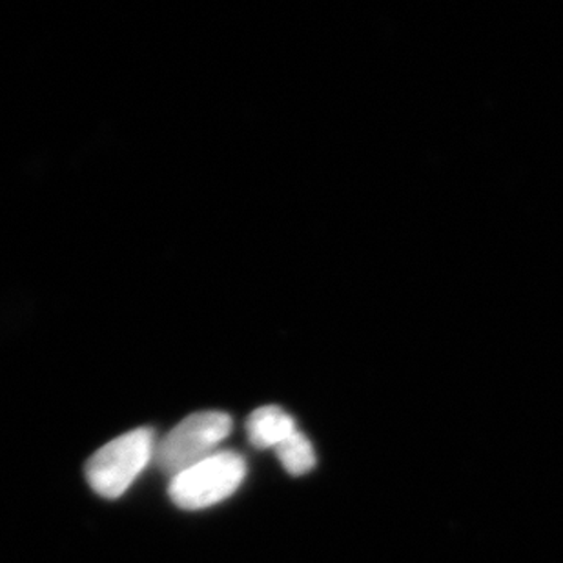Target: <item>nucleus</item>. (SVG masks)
<instances>
[{
    "instance_id": "nucleus-2",
    "label": "nucleus",
    "mask_w": 563,
    "mask_h": 563,
    "mask_svg": "<svg viewBox=\"0 0 563 563\" xmlns=\"http://www.w3.org/2000/svg\"><path fill=\"white\" fill-rule=\"evenodd\" d=\"M230 431L232 418L227 412H196L174 427L155 446V463L163 473L176 478L177 474L216 454Z\"/></svg>"
},
{
    "instance_id": "nucleus-4",
    "label": "nucleus",
    "mask_w": 563,
    "mask_h": 563,
    "mask_svg": "<svg viewBox=\"0 0 563 563\" xmlns=\"http://www.w3.org/2000/svg\"><path fill=\"white\" fill-rule=\"evenodd\" d=\"M249 440L255 449H276L283 441L298 432L292 416L285 412L282 407L266 405L252 412L246 421Z\"/></svg>"
},
{
    "instance_id": "nucleus-3",
    "label": "nucleus",
    "mask_w": 563,
    "mask_h": 563,
    "mask_svg": "<svg viewBox=\"0 0 563 563\" xmlns=\"http://www.w3.org/2000/svg\"><path fill=\"white\" fill-rule=\"evenodd\" d=\"M245 476L246 462L240 452L218 451L172 478L168 495L181 509H207L234 495Z\"/></svg>"
},
{
    "instance_id": "nucleus-5",
    "label": "nucleus",
    "mask_w": 563,
    "mask_h": 563,
    "mask_svg": "<svg viewBox=\"0 0 563 563\" xmlns=\"http://www.w3.org/2000/svg\"><path fill=\"white\" fill-rule=\"evenodd\" d=\"M274 451L285 471L292 476H303L316 467V452L312 443L299 431L283 441L282 445H277Z\"/></svg>"
},
{
    "instance_id": "nucleus-1",
    "label": "nucleus",
    "mask_w": 563,
    "mask_h": 563,
    "mask_svg": "<svg viewBox=\"0 0 563 563\" xmlns=\"http://www.w3.org/2000/svg\"><path fill=\"white\" fill-rule=\"evenodd\" d=\"M155 446L154 431L144 427L101 446L86 463V479L91 489L104 498L123 496L154 460Z\"/></svg>"
}]
</instances>
